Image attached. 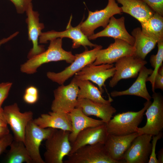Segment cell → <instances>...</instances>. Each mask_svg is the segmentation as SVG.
<instances>
[{"mask_svg": "<svg viewBox=\"0 0 163 163\" xmlns=\"http://www.w3.org/2000/svg\"><path fill=\"white\" fill-rule=\"evenodd\" d=\"M136 50L133 46L123 40L116 39L106 49H101L97 52L96 59L91 64H113L120 58L133 55Z\"/></svg>", "mask_w": 163, "mask_h": 163, "instance_id": "cell-13", "label": "cell"}, {"mask_svg": "<svg viewBox=\"0 0 163 163\" xmlns=\"http://www.w3.org/2000/svg\"><path fill=\"white\" fill-rule=\"evenodd\" d=\"M12 84L6 82L0 83V109L2 108V105L7 97Z\"/></svg>", "mask_w": 163, "mask_h": 163, "instance_id": "cell-33", "label": "cell"}, {"mask_svg": "<svg viewBox=\"0 0 163 163\" xmlns=\"http://www.w3.org/2000/svg\"><path fill=\"white\" fill-rule=\"evenodd\" d=\"M157 43L158 47L157 53L156 55H152L149 60L154 69L152 73L148 76L146 80V82L149 81L151 82L153 93L155 92L154 88L155 78L159 69L162 65L163 61V41H158Z\"/></svg>", "mask_w": 163, "mask_h": 163, "instance_id": "cell-29", "label": "cell"}, {"mask_svg": "<svg viewBox=\"0 0 163 163\" xmlns=\"http://www.w3.org/2000/svg\"><path fill=\"white\" fill-rule=\"evenodd\" d=\"M102 46L97 45L91 50L86 49L82 53L76 54L74 60L64 70L58 73L49 72L47 77L53 82L60 85L64 84L69 78L81 70L86 66L92 64L95 60L97 52Z\"/></svg>", "mask_w": 163, "mask_h": 163, "instance_id": "cell-4", "label": "cell"}, {"mask_svg": "<svg viewBox=\"0 0 163 163\" xmlns=\"http://www.w3.org/2000/svg\"><path fill=\"white\" fill-rule=\"evenodd\" d=\"M13 140V136L10 133L0 138V155L10 146Z\"/></svg>", "mask_w": 163, "mask_h": 163, "instance_id": "cell-34", "label": "cell"}, {"mask_svg": "<svg viewBox=\"0 0 163 163\" xmlns=\"http://www.w3.org/2000/svg\"><path fill=\"white\" fill-rule=\"evenodd\" d=\"M115 71L113 64H102L93 65H88L76 73L74 76L75 78L86 80L96 84L99 89L102 93V87H105V82L108 78L112 77Z\"/></svg>", "mask_w": 163, "mask_h": 163, "instance_id": "cell-16", "label": "cell"}, {"mask_svg": "<svg viewBox=\"0 0 163 163\" xmlns=\"http://www.w3.org/2000/svg\"><path fill=\"white\" fill-rule=\"evenodd\" d=\"M139 135L137 132L124 136L108 134L104 145L110 157L119 163L122 162L125 152Z\"/></svg>", "mask_w": 163, "mask_h": 163, "instance_id": "cell-18", "label": "cell"}, {"mask_svg": "<svg viewBox=\"0 0 163 163\" xmlns=\"http://www.w3.org/2000/svg\"><path fill=\"white\" fill-rule=\"evenodd\" d=\"M154 88L156 89L163 90V66L162 65L159 69L155 77Z\"/></svg>", "mask_w": 163, "mask_h": 163, "instance_id": "cell-35", "label": "cell"}, {"mask_svg": "<svg viewBox=\"0 0 163 163\" xmlns=\"http://www.w3.org/2000/svg\"><path fill=\"white\" fill-rule=\"evenodd\" d=\"M27 18L26 22L27 24L29 40L32 42L33 47L27 55L28 59H30L44 51V46L38 44L39 38L44 28L43 23L39 21V14L33 10L32 3L29 5L25 11Z\"/></svg>", "mask_w": 163, "mask_h": 163, "instance_id": "cell-15", "label": "cell"}, {"mask_svg": "<svg viewBox=\"0 0 163 163\" xmlns=\"http://www.w3.org/2000/svg\"><path fill=\"white\" fill-rule=\"evenodd\" d=\"M153 11L163 16V0H142Z\"/></svg>", "mask_w": 163, "mask_h": 163, "instance_id": "cell-31", "label": "cell"}, {"mask_svg": "<svg viewBox=\"0 0 163 163\" xmlns=\"http://www.w3.org/2000/svg\"><path fill=\"white\" fill-rule=\"evenodd\" d=\"M157 160L158 163H163V149H160L158 152Z\"/></svg>", "mask_w": 163, "mask_h": 163, "instance_id": "cell-41", "label": "cell"}, {"mask_svg": "<svg viewBox=\"0 0 163 163\" xmlns=\"http://www.w3.org/2000/svg\"><path fill=\"white\" fill-rule=\"evenodd\" d=\"M108 1L107 5L103 9L94 12L89 11L87 19L81 22V30L88 37L94 34V30L97 28L100 27L105 28L112 16L122 13L115 0Z\"/></svg>", "mask_w": 163, "mask_h": 163, "instance_id": "cell-6", "label": "cell"}, {"mask_svg": "<svg viewBox=\"0 0 163 163\" xmlns=\"http://www.w3.org/2000/svg\"><path fill=\"white\" fill-rule=\"evenodd\" d=\"M62 39L59 38L50 40L47 49L28 59L21 66V71L27 74H33L37 72V69L42 65L51 62L64 60L71 64L75 59V56L71 52L63 49Z\"/></svg>", "mask_w": 163, "mask_h": 163, "instance_id": "cell-1", "label": "cell"}, {"mask_svg": "<svg viewBox=\"0 0 163 163\" xmlns=\"http://www.w3.org/2000/svg\"><path fill=\"white\" fill-rule=\"evenodd\" d=\"M147 63L145 59L134 55L120 58L116 62L115 72L110 81L109 86L114 87L121 79L136 77L141 69Z\"/></svg>", "mask_w": 163, "mask_h": 163, "instance_id": "cell-12", "label": "cell"}, {"mask_svg": "<svg viewBox=\"0 0 163 163\" xmlns=\"http://www.w3.org/2000/svg\"><path fill=\"white\" fill-rule=\"evenodd\" d=\"M75 107L80 108L86 115L96 116L105 123L110 121L117 111L111 103H102L84 98L77 99Z\"/></svg>", "mask_w": 163, "mask_h": 163, "instance_id": "cell-20", "label": "cell"}, {"mask_svg": "<svg viewBox=\"0 0 163 163\" xmlns=\"http://www.w3.org/2000/svg\"><path fill=\"white\" fill-rule=\"evenodd\" d=\"M10 146L5 158L6 163H33L23 142L14 139Z\"/></svg>", "mask_w": 163, "mask_h": 163, "instance_id": "cell-28", "label": "cell"}, {"mask_svg": "<svg viewBox=\"0 0 163 163\" xmlns=\"http://www.w3.org/2000/svg\"><path fill=\"white\" fill-rule=\"evenodd\" d=\"M145 35L156 40L163 41V16L155 12L145 21L140 23Z\"/></svg>", "mask_w": 163, "mask_h": 163, "instance_id": "cell-27", "label": "cell"}, {"mask_svg": "<svg viewBox=\"0 0 163 163\" xmlns=\"http://www.w3.org/2000/svg\"><path fill=\"white\" fill-rule=\"evenodd\" d=\"M71 17L66 30L58 32L53 30L42 32L39 39V43H46L48 41L57 38H69L72 40V47L77 48L82 46L86 49L87 46L95 47L97 45L91 43L88 37L82 32L81 29V22L77 26L73 27L71 23L72 19Z\"/></svg>", "mask_w": 163, "mask_h": 163, "instance_id": "cell-11", "label": "cell"}, {"mask_svg": "<svg viewBox=\"0 0 163 163\" xmlns=\"http://www.w3.org/2000/svg\"><path fill=\"white\" fill-rule=\"evenodd\" d=\"M79 88L77 99H87L96 102L108 104L111 103L113 99L109 98L108 100L104 99L99 88L90 81L73 78Z\"/></svg>", "mask_w": 163, "mask_h": 163, "instance_id": "cell-26", "label": "cell"}, {"mask_svg": "<svg viewBox=\"0 0 163 163\" xmlns=\"http://www.w3.org/2000/svg\"><path fill=\"white\" fill-rule=\"evenodd\" d=\"M108 134L105 123L83 129L78 133L75 141L71 143V149L69 155L85 145L97 143L104 144Z\"/></svg>", "mask_w": 163, "mask_h": 163, "instance_id": "cell-17", "label": "cell"}, {"mask_svg": "<svg viewBox=\"0 0 163 163\" xmlns=\"http://www.w3.org/2000/svg\"><path fill=\"white\" fill-rule=\"evenodd\" d=\"M72 130L69 136L71 143L75 140L78 133L83 129L90 127L97 126L105 123L102 120H97L85 115L79 107H75L69 113Z\"/></svg>", "mask_w": 163, "mask_h": 163, "instance_id": "cell-23", "label": "cell"}, {"mask_svg": "<svg viewBox=\"0 0 163 163\" xmlns=\"http://www.w3.org/2000/svg\"><path fill=\"white\" fill-rule=\"evenodd\" d=\"M125 18H118L112 16L106 27L102 30L93 34L88 37L90 40H94L101 37H108L124 40L133 46L135 39L127 31L125 25Z\"/></svg>", "mask_w": 163, "mask_h": 163, "instance_id": "cell-19", "label": "cell"}, {"mask_svg": "<svg viewBox=\"0 0 163 163\" xmlns=\"http://www.w3.org/2000/svg\"><path fill=\"white\" fill-rule=\"evenodd\" d=\"M162 133L161 132L157 135L152 136L151 151L148 163H158L155 153L156 147L158 141L162 138Z\"/></svg>", "mask_w": 163, "mask_h": 163, "instance_id": "cell-30", "label": "cell"}, {"mask_svg": "<svg viewBox=\"0 0 163 163\" xmlns=\"http://www.w3.org/2000/svg\"><path fill=\"white\" fill-rule=\"evenodd\" d=\"M152 136L140 134L132 142L125 152L123 160L126 163H148L152 148Z\"/></svg>", "mask_w": 163, "mask_h": 163, "instance_id": "cell-14", "label": "cell"}, {"mask_svg": "<svg viewBox=\"0 0 163 163\" xmlns=\"http://www.w3.org/2000/svg\"><path fill=\"white\" fill-rule=\"evenodd\" d=\"M54 129L41 128L33 119L28 123L25 131L24 142L33 163H45L40 153V146L41 142L50 136Z\"/></svg>", "mask_w": 163, "mask_h": 163, "instance_id": "cell-5", "label": "cell"}, {"mask_svg": "<svg viewBox=\"0 0 163 163\" xmlns=\"http://www.w3.org/2000/svg\"><path fill=\"white\" fill-rule=\"evenodd\" d=\"M121 4L122 12L129 14L141 23L147 20L155 12L142 0H115Z\"/></svg>", "mask_w": 163, "mask_h": 163, "instance_id": "cell-24", "label": "cell"}, {"mask_svg": "<svg viewBox=\"0 0 163 163\" xmlns=\"http://www.w3.org/2000/svg\"><path fill=\"white\" fill-rule=\"evenodd\" d=\"M70 132L54 129L46 140V151L43 156L45 163H63L64 158L71 150L69 139Z\"/></svg>", "mask_w": 163, "mask_h": 163, "instance_id": "cell-3", "label": "cell"}, {"mask_svg": "<svg viewBox=\"0 0 163 163\" xmlns=\"http://www.w3.org/2000/svg\"><path fill=\"white\" fill-rule=\"evenodd\" d=\"M78 91V86L73 78L68 85H61L54 91L52 111L70 113L76 107Z\"/></svg>", "mask_w": 163, "mask_h": 163, "instance_id": "cell-9", "label": "cell"}, {"mask_svg": "<svg viewBox=\"0 0 163 163\" xmlns=\"http://www.w3.org/2000/svg\"><path fill=\"white\" fill-rule=\"evenodd\" d=\"M8 124L5 118L3 108L0 109V127L7 126Z\"/></svg>", "mask_w": 163, "mask_h": 163, "instance_id": "cell-38", "label": "cell"}, {"mask_svg": "<svg viewBox=\"0 0 163 163\" xmlns=\"http://www.w3.org/2000/svg\"><path fill=\"white\" fill-rule=\"evenodd\" d=\"M65 163H118L108 155L104 144L97 143L83 146L68 155Z\"/></svg>", "mask_w": 163, "mask_h": 163, "instance_id": "cell-7", "label": "cell"}, {"mask_svg": "<svg viewBox=\"0 0 163 163\" xmlns=\"http://www.w3.org/2000/svg\"><path fill=\"white\" fill-rule=\"evenodd\" d=\"M19 33V32L17 31L15 32L9 37L6 38H4L0 40V46L4 44L9 40L12 39L13 38L16 37Z\"/></svg>", "mask_w": 163, "mask_h": 163, "instance_id": "cell-39", "label": "cell"}, {"mask_svg": "<svg viewBox=\"0 0 163 163\" xmlns=\"http://www.w3.org/2000/svg\"><path fill=\"white\" fill-rule=\"evenodd\" d=\"M153 72L152 69L147 68L144 66L139 71L135 81L129 88L123 91H113L110 93L111 96L115 97L125 95H133L142 97L147 101H150L152 97L148 92L146 82L147 78Z\"/></svg>", "mask_w": 163, "mask_h": 163, "instance_id": "cell-22", "label": "cell"}, {"mask_svg": "<svg viewBox=\"0 0 163 163\" xmlns=\"http://www.w3.org/2000/svg\"><path fill=\"white\" fill-rule=\"evenodd\" d=\"M14 5L17 12L22 14L25 12L32 0H9Z\"/></svg>", "mask_w": 163, "mask_h": 163, "instance_id": "cell-32", "label": "cell"}, {"mask_svg": "<svg viewBox=\"0 0 163 163\" xmlns=\"http://www.w3.org/2000/svg\"><path fill=\"white\" fill-rule=\"evenodd\" d=\"M153 101L147 108L145 114L146 122L143 127H138L139 134H147L152 136L162 132L163 129V98L159 93L153 92Z\"/></svg>", "mask_w": 163, "mask_h": 163, "instance_id": "cell-8", "label": "cell"}, {"mask_svg": "<svg viewBox=\"0 0 163 163\" xmlns=\"http://www.w3.org/2000/svg\"><path fill=\"white\" fill-rule=\"evenodd\" d=\"M3 112L7 123L13 132L14 139L24 142L26 128L29 122L33 119V112H21L16 103L5 106Z\"/></svg>", "mask_w": 163, "mask_h": 163, "instance_id": "cell-10", "label": "cell"}, {"mask_svg": "<svg viewBox=\"0 0 163 163\" xmlns=\"http://www.w3.org/2000/svg\"><path fill=\"white\" fill-rule=\"evenodd\" d=\"M150 101L144 104V107L137 112L128 111L117 114L106 123L108 134L116 136H124L137 132L139 124L142 122L145 112L151 103Z\"/></svg>", "mask_w": 163, "mask_h": 163, "instance_id": "cell-2", "label": "cell"}, {"mask_svg": "<svg viewBox=\"0 0 163 163\" xmlns=\"http://www.w3.org/2000/svg\"><path fill=\"white\" fill-rule=\"evenodd\" d=\"M39 95L32 94L24 93L23 97L24 101L29 104H33L36 103L38 101Z\"/></svg>", "mask_w": 163, "mask_h": 163, "instance_id": "cell-36", "label": "cell"}, {"mask_svg": "<svg viewBox=\"0 0 163 163\" xmlns=\"http://www.w3.org/2000/svg\"><path fill=\"white\" fill-rule=\"evenodd\" d=\"M25 93L32 94H34L39 95L38 91L35 87L30 86L27 87L25 89Z\"/></svg>", "mask_w": 163, "mask_h": 163, "instance_id": "cell-37", "label": "cell"}, {"mask_svg": "<svg viewBox=\"0 0 163 163\" xmlns=\"http://www.w3.org/2000/svg\"><path fill=\"white\" fill-rule=\"evenodd\" d=\"M131 34L135 39L133 46L136 51L134 55L144 60L147 54L155 47L157 41L144 34L139 27L133 29Z\"/></svg>", "mask_w": 163, "mask_h": 163, "instance_id": "cell-25", "label": "cell"}, {"mask_svg": "<svg viewBox=\"0 0 163 163\" xmlns=\"http://www.w3.org/2000/svg\"><path fill=\"white\" fill-rule=\"evenodd\" d=\"M34 122L42 128H51L72 132V130L69 113L50 111L34 119Z\"/></svg>", "mask_w": 163, "mask_h": 163, "instance_id": "cell-21", "label": "cell"}, {"mask_svg": "<svg viewBox=\"0 0 163 163\" xmlns=\"http://www.w3.org/2000/svg\"><path fill=\"white\" fill-rule=\"evenodd\" d=\"M9 133H10V131L8 126L0 127V138Z\"/></svg>", "mask_w": 163, "mask_h": 163, "instance_id": "cell-40", "label": "cell"}]
</instances>
